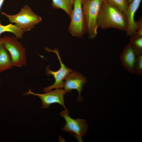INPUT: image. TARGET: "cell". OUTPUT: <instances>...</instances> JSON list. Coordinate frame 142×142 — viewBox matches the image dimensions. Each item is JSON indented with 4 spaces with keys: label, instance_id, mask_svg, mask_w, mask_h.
<instances>
[{
    "label": "cell",
    "instance_id": "1",
    "mask_svg": "<svg viewBox=\"0 0 142 142\" xmlns=\"http://www.w3.org/2000/svg\"><path fill=\"white\" fill-rule=\"evenodd\" d=\"M99 27L103 29L112 28L125 31L126 19L123 12L103 0L98 18Z\"/></svg>",
    "mask_w": 142,
    "mask_h": 142
},
{
    "label": "cell",
    "instance_id": "8",
    "mask_svg": "<svg viewBox=\"0 0 142 142\" xmlns=\"http://www.w3.org/2000/svg\"><path fill=\"white\" fill-rule=\"evenodd\" d=\"M67 92L63 89H55L50 90L44 94L34 93L29 89L24 95H32L38 97L42 101V109L47 108L52 104L58 103L63 106L64 109H67L64 104V96Z\"/></svg>",
    "mask_w": 142,
    "mask_h": 142
},
{
    "label": "cell",
    "instance_id": "17",
    "mask_svg": "<svg viewBox=\"0 0 142 142\" xmlns=\"http://www.w3.org/2000/svg\"><path fill=\"white\" fill-rule=\"evenodd\" d=\"M135 73L139 76L142 75V54L137 55L135 64Z\"/></svg>",
    "mask_w": 142,
    "mask_h": 142
},
{
    "label": "cell",
    "instance_id": "7",
    "mask_svg": "<svg viewBox=\"0 0 142 142\" xmlns=\"http://www.w3.org/2000/svg\"><path fill=\"white\" fill-rule=\"evenodd\" d=\"M67 109H65L60 113L64 119L65 123L62 130L73 134L77 138H80L85 135L88 125L84 119L78 118L73 119L69 115Z\"/></svg>",
    "mask_w": 142,
    "mask_h": 142
},
{
    "label": "cell",
    "instance_id": "21",
    "mask_svg": "<svg viewBox=\"0 0 142 142\" xmlns=\"http://www.w3.org/2000/svg\"><path fill=\"white\" fill-rule=\"evenodd\" d=\"M1 80V79H0V81Z\"/></svg>",
    "mask_w": 142,
    "mask_h": 142
},
{
    "label": "cell",
    "instance_id": "5",
    "mask_svg": "<svg viewBox=\"0 0 142 142\" xmlns=\"http://www.w3.org/2000/svg\"><path fill=\"white\" fill-rule=\"evenodd\" d=\"M82 0H75L68 29L73 36L79 38L82 37L86 32L83 11Z\"/></svg>",
    "mask_w": 142,
    "mask_h": 142
},
{
    "label": "cell",
    "instance_id": "19",
    "mask_svg": "<svg viewBox=\"0 0 142 142\" xmlns=\"http://www.w3.org/2000/svg\"><path fill=\"white\" fill-rule=\"evenodd\" d=\"M3 41L2 37H0V47L1 45L3 44Z\"/></svg>",
    "mask_w": 142,
    "mask_h": 142
},
{
    "label": "cell",
    "instance_id": "20",
    "mask_svg": "<svg viewBox=\"0 0 142 142\" xmlns=\"http://www.w3.org/2000/svg\"><path fill=\"white\" fill-rule=\"evenodd\" d=\"M128 4L133 0H127Z\"/></svg>",
    "mask_w": 142,
    "mask_h": 142
},
{
    "label": "cell",
    "instance_id": "16",
    "mask_svg": "<svg viewBox=\"0 0 142 142\" xmlns=\"http://www.w3.org/2000/svg\"><path fill=\"white\" fill-rule=\"evenodd\" d=\"M124 12L127 8L128 3L127 0H104Z\"/></svg>",
    "mask_w": 142,
    "mask_h": 142
},
{
    "label": "cell",
    "instance_id": "6",
    "mask_svg": "<svg viewBox=\"0 0 142 142\" xmlns=\"http://www.w3.org/2000/svg\"><path fill=\"white\" fill-rule=\"evenodd\" d=\"M45 49L48 52H53L57 55L60 64V68L58 70L54 71L51 70L49 66L46 67V74L48 75H52L55 81L52 85L43 89V92H47L53 89H61L63 87L64 80L72 72V69L67 67L62 61L57 49L52 50L47 48Z\"/></svg>",
    "mask_w": 142,
    "mask_h": 142
},
{
    "label": "cell",
    "instance_id": "12",
    "mask_svg": "<svg viewBox=\"0 0 142 142\" xmlns=\"http://www.w3.org/2000/svg\"><path fill=\"white\" fill-rule=\"evenodd\" d=\"M13 66L10 55L2 44L0 47V73Z\"/></svg>",
    "mask_w": 142,
    "mask_h": 142
},
{
    "label": "cell",
    "instance_id": "3",
    "mask_svg": "<svg viewBox=\"0 0 142 142\" xmlns=\"http://www.w3.org/2000/svg\"><path fill=\"white\" fill-rule=\"evenodd\" d=\"M2 14L11 23H14L25 32L29 31L42 20V18L35 13L27 5H25L18 13L9 15L3 12Z\"/></svg>",
    "mask_w": 142,
    "mask_h": 142
},
{
    "label": "cell",
    "instance_id": "14",
    "mask_svg": "<svg viewBox=\"0 0 142 142\" xmlns=\"http://www.w3.org/2000/svg\"><path fill=\"white\" fill-rule=\"evenodd\" d=\"M9 32L13 33L17 39L21 38L25 31L17 25L10 24L6 25L0 24V37L2 33Z\"/></svg>",
    "mask_w": 142,
    "mask_h": 142
},
{
    "label": "cell",
    "instance_id": "13",
    "mask_svg": "<svg viewBox=\"0 0 142 142\" xmlns=\"http://www.w3.org/2000/svg\"><path fill=\"white\" fill-rule=\"evenodd\" d=\"M75 0H52V7L64 10L70 17Z\"/></svg>",
    "mask_w": 142,
    "mask_h": 142
},
{
    "label": "cell",
    "instance_id": "9",
    "mask_svg": "<svg viewBox=\"0 0 142 142\" xmlns=\"http://www.w3.org/2000/svg\"><path fill=\"white\" fill-rule=\"evenodd\" d=\"M63 87L67 93L71 92L72 90H77L78 93V102L82 101L83 98L81 96V93L83 90V87L86 82V77L82 74L75 71L72 72L65 78Z\"/></svg>",
    "mask_w": 142,
    "mask_h": 142
},
{
    "label": "cell",
    "instance_id": "2",
    "mask_svg": "<svg viewBox=\"0 0 142 142\" xmlns=\"http://www.w3.org/2000/svg\"><path fill=\"white\" fill-rule=\"evenodd\" d=\"M103 0H83L82 8L86 30L90 39L97 34L98 18Z\"/></svg>",
    "mask_w": 142,
    "mask_h": 142
},
{
    "label": "cell",
    "instance_id": "11",
    "mask_svg": "<svg viewBox=\"0 0 142 142\" xmlns=\"http://www.w3.org/2000/svg\"><path fill=\"white\" fill-rule=\"evenodd\" d=\"M137 55L129 43L123 49L120 56L121 64L124 68L129 73H135V64Z\"/></svg>",
    "mask_w": 142,
    "mask_h": 142
},
{
    "label": "cell",
    "instance_id": "15",
    "mask_svg": "<svg viewBox=\"0 0 142 142\" xmlns=\"http://www.w3.org/2000/svg\"><path fill=\"white\" fill-rule=\"evenodd\" d=\"M130 36L129 43L134 50L136 55L142 54V36L134 34Z\"/></svg>",
    "mask_w": 142,
    "mask_h": 142
},
{
    "label": "cell",
    "instance_id": "4",
    "mask_svg": "<svg viewBox=\"0 0 142 142\" xmlns=\"http://www.w3.org/2000/svg\"><path fill=\"white\" fill-rule=\"evenodd\" d=\"M2 38L3 44L9 53L13 66L20 67L26 65V50L16 37L5 35Z\"/></svg>",
    "mask_w": 142,
    "mask_h": 142
},
{
    "label": "cell",
    "instance_id": "10",
    "mask_svg": "<svg viewBox=\"0 0 142 142\" xmlns=\"http://www.w3.org/2000/svg\"><path fill=\"white\" fill-rule=\"evenodd\" d=\"M142 0H133L129 4L123 12L126 18L127 26L125 31L127 36H130L135 32L137 27V22L135 20V13L139 8Z\"/></svg>",
    "mask_w": 142,
    "mask_h": 142
},
{
    "label": "cell",
    "instance_id": "18",
    "mask_svg": "<svg viewBox=\"0 0 142 142\" xmlns=\"http://www.w3.org/2000/svg\"><path fill=\"white\" fill-rule=\"evenodd\" d=\"M5 0H0V10ZM1 24L0 21V24Z\"/></svg>",
    "mask_w": 142,
    "mask_h": 142
}]
</instances>
